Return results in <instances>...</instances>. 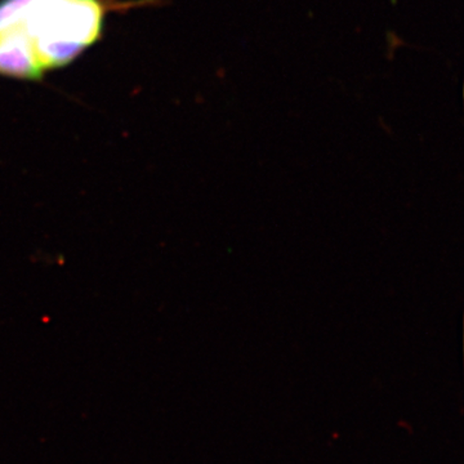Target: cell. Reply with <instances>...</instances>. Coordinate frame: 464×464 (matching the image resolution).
<instances>
[{
    "mask_svg": "<svg viewBox=\"0 0 464 464\" xmlns=\"http://www.w3.org/2000/svg\"><path fill=\"white\" fill-rule=\"evenodd\" d=\"M114 0H0V76L41 81L102 38Z\"/></svg>",
    "mask_w": 464,
    "mask_h": 464,
    "instance_id": "1",
    "label": "cell"
}]
</instances>
